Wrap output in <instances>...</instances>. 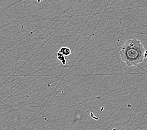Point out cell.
I'll return each instance as SVG.
<instances>
[{
    "label": "cell",
    "instance_id": "1",
    "mask_svg": "<svg viewBox=\"0 0 147 130\" xmlns=\"http://www.w3.org/2000/svg\"><path fill=\"white\" fill-rule=\"evenodd\" d=\"M120 55L127 66H137L144 61L146 50L142 42L134 38L125 42L120 51Z\"/></svg>",
    "mask_w": 147,
    "mask_h": 130
},
{
    "label": "cell",
    "instance_id": "2",
    "mask_svg": "<svg viewBox=\"0 0 147 130\" xmlns=\"http://www.w3.org/2000/svg\"><path fill=\"white\" fill-rule=\"evenodd\" d=\"M60 53H61L62 55H63L65 57H68L69 55H70L71 54V50L69 48H67V47H62L60 48V50H59V51Z\"/></svg>",
    "mask_w": 147,
    "mask_h": 130
},
{
    "label": "cell",
    "instance_id": "3",
    "mask_svg": "<svg viewBox=\"0 0 147 130\" xmlns=\"http://www.w3.org/2000/svg\"><path fill=\"white\" fill-rule=\"evenodd\" d=\"M57 58L63 65L65 66L66 65V59L63 55H62L59 52L57 53Z\"/></svg>",
    "mask_w": 147,
    "mask_h": 130
},
{
    "label": "cell",
    "instance_id": "4",
    "mask_svg": "<svg viewBox=\"0 0 147 130\" xmlns=\"http://www.w3.org/2000/svg\"><path fill=\"white\" fill-rule=\"evenodd\" d=\"M5 130H6V129H5Z\"/></svg>",
    "mask_w": 147,
    "mask_h": 130
}]
</instances>
